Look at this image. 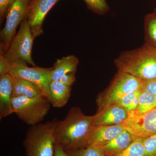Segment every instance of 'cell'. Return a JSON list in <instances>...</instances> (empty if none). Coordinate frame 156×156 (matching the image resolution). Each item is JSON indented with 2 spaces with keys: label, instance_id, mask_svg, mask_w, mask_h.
<instances>
[{
  "label": "cell",
  "instance_id": "obj_1",
  "mask_svg": "<svg viewBox=\"0 0 156 156\" xmlns=\"http://www.w3.org/2000/svg\"><path fill=\"white\" fill-rule=\"evenodd\" d=\"M93 126V115H86L77 107L71 108L56 128V144L66 151L87 147Z\"/></svg>",
  "mask_w": 156,
  "mask_h": 156
},
{
  "label": "cell",
  "instance_id": "obj_2",
  "mask_svg": "<svg viewBox=\"0 0 156 156\" xmlns=\"http://www.w3.org/2000/svg\"><path fill=\"white\" fill-rule=\"evenodd\" d=\"M118 71L143 81L156 78V48L144 43L140 48L124 51L115 59Z\"/></svg>",
  "mask_w": 156,
  "mask_h": 156
},
{
  "label": "cell",
  "instance_id": "obj_3",
  "mask_svg": "<svg viewBox=\"0 0 156 156\" xmlns=\"http://www.w3.org/2000/svg\"><path fill=\"white\" fill-rule=\"evenodd\" d=\"M60 121L56 119L31 126L23 144L26 156H53L55 151V132Z\"/></svg>",
  "mask_w": 156,
  "mask_h": 156
},
{
  "label": "cell",
  "instance_id": "obj_4",
  "mask_svg": "<svg viewBox=\"0 0 156 156\" xmlns=\"http://www.w3.org/2000/svg\"><path fill=\"white\" fill-rule=\"evenodd\" d=\"M144 82L127 73L118 71L109 86L97 96V112L117 103L125 95L142 88Z\"/></svg>",
  "mask_w": 156,
  "mask_h": 156
},
{
  "label": "cell",
  "instance_id": "obj_5",
  "mask_svg": "<svg viewBox=\"0 0 156 156\" xmlns=\"http://www.w3.org/2000/svg\"><path fill=\"white\" fill-rule=\"evenodd\" d=\"M51 104L44 95L30 98L20 96L12 100L14 113L20 119L30 126L41 122L50 110Z\"/></svg>",
  "mask_w": 156,
  "mask_h": 156
},
{
  "label": "cell",
  "instance_id": "obj_6",
  "mask_svg": "<svg viewBox=\"0 0 156 156\" xmlns=\"http://www.w3.org/2000/svg\"><path fill=\"white\" fill-rule=\"evenodd\" d=\"M34 39L30 26L25 19L20 24L19 31L12 40L9 50L3 56L10 64L21 60L35 66L31 56Z\"/></svg>",
  "mask_w": 156,
  "mask_h": 156
},
{
  "label": "cell",
  "instance_id": "obj_7",
  "mask_svg": "<svg viewBox=\"0 0 156 156\" xmlns=\"http://www.w3.org/2000/svg\"><path fill=\"white\" fill-rule=\"evenodd\" d=\"M30 1L17 0L8 11L5 24L0 33V55H5L9 50L17 27L26 18Z\"/></svg>",
  "mask_w": 156,
  "mask_h": 156
},
{
  "label": "cell",
  "instance_id": "obj_8",
  "mask_svg": "<svg viewBox=\"0 0 156 156\" xmlns=\"http://www.w3.org/2000/svg\"><path fill=\"white\" fill-rule=\"evenodd\" d=\"M26 62L21 60L10 65L9 74L12 76L22 78L34 84L47 96L49 84L51 82V73L53 67H28Z\"/></svg>",
  "mask_w": 156,
  "mask_h": 156
},
{
  "label": "cell",
  "instance_id": "obj_9",
  "mask_svg": "<svg viewBox=\"0 0 156 156\" xmlns=\"http://www.w3.org/2000/svg\"><path fill=\"white\" fill-rule=\"evenodd\" d=\"M58 0H30L29 3L26 19L30 26L34 38L44 34L43 22L48 12Z\"/></svg>",
  "mask_w": 156,
  "mask_h": 156
},
{
  "label": "cell",
  "instance_id": "obj_10",
  "mask_svg": "<svg viewBox=\"0 0 156 156\" xmlns=\"http://www.w3.org/2000/svg\"><path fill=\"white\" fill-rule=\"evenodd\" d=\"M136 138H146L156 134V108L141 115L129 118L123 124Z\"/></svg>",
  "mask_w": 156,
  "mask_h": 156
},
{
  "label": "cell",
  "instance_id": "obj_11",
  "mask_svg": "<svg viewBox=\"0 0 156 156\" xmlns=\"http://www.w3.org/2000/svg\"><path fill=\"white\" fill-rule=\"evenodd\" d=\"M128 118L129 113L126 109L118 104H113L93 115V126H118L124 124Z\"/></svg>",
  "mask_w": 156,
  "mask_h": 156
},
{
  "label": "cell",
  "instance_id": "obj_12",
  "mask_svg": "<svg viewBox=\"0 0 156 156\" xmlns=\"http://www.w3.org/2000/svg\"><path fill=\"white\" fill-rule=\"evenodd\" d=\"M125 130L123 124L113 126H93L89 133L87 147H100Z\"/></svg>",
  "mask_w": 156,
  "mask_h": 156
},
{
  "label": "cell",
  "instance_id": "obj_13",
  "mask_svg": "<svg viewBox=\"0 0 156 156\" xmlns=\"http://www.w3.org/2000/svg\"><path fill=\"white\" fill-rule=\"evenodd\" d=\"M12 76L9 74L0 76V119L14 113Z\"/></svg>",
  "mask_w": 156,
  "mask_h": 156
},
{
  "label": "cell",
  "instance_id": "obj_14",
  "mask_svg": "<svg viewBox=\"0 0 156 156\" xmlns=\"http://www.w3.org/2000/svg\"><path fill=\"white\" fill-rule=\"evenodd\" d=\"M71 87L59 80H52L49 84L46 97L53 107L62 108L67 103L71 94Z\"/></svg>",
  "mask_w": 156,
  "mask_h": 156
},
{
  "label": "cell",
  "instance_id": "obj_15",
  "mask_svg": "<svg viewBox=\"0 0 156 156\" xmlns=\"http://www.w3.org/2000/svg\"><path fill=\"white\" fill-rule=\"evenodd\" d=\"M136 138L125 130L111 140L98 147L106 156H114L122 152Z\"/></svg>",
  "mask_w": 156,
  "mask_h": 156
},
{
  "label": "cell",
  "instance_id": "obj_16",
  "mask_svg": "<svg viewBox=\"0 0 156 156\" xmlns=\"http://www.w3.org/2000/svg\"><path fill=\"white\" fill-rule=\"evenodd\" d=\"M79 64V59L74 55H69L57 59L51 73V81L59 80L69 73L76 72Z\"/></svg>",
  "mask_w": 156,
  "mask_h": 156
},
{
  "label": "cell",
  "instance_id": "obj_17",
  "mask_svg": "<svg viewBox=\"0 0 156 156\" xmlns=\"http://www.w3.org/2000/svg\"><path fill=\"white\" fill-rule=\"evenodd\" d=\"M12 80L13 98L24 96L33 98L44 95L41 90L31 82L17 77L12 76Z\"/></svg>",
  "mask_w": 156,
  "mask_h": 156
},
{
  "label": "cell",
  "instance_id": "obj_18",
  "mask_svg": "<svg viewBox=\"0 0 156 156\" xmlns=\"http://www.w3.org/2000/svg\"><path fill=\"white\" fill-rule=\"evenodd\" d=\"M156 108V95L143 91L139 98L138 105L134 111L129 114V118L145 114Z\"/></svg>",
  "mask_w": 156,
  "mask_h": 156
},
{
  "label": "cell",
  "instance_id": "obj_19",
  "mask_svg": "<svg viewBox=\"0 0 156 156\" xmlns=\"http://www.w3.org/2000/svg\"><path fill=\"white\" fill-rule=\"evenodd\" d=\"M145 44L156 48V8L146 15L144 20Z\"/></svg>",
  "mask_w": 156,
  "mask_h": 156
},
{
  "label": "cell",
  "instance_id": "obj_20",
  "mask_svg": "<svg viewBox=\"0 0 156 156\" xmlns=\"http://www.w3.org/2000/svg\"><path fill=\"white\" fill-rule=\"evenodd\" d=\"M143 92L142 87L136 91L130 92L122 98L117 103L124 107L130 113L136 109L138 105L140 95Z\"/></svg>",
  "mask_w": 156,
  "mask_h": 156
},
{
  "label": "cell",
  "instance_id": "obj_21",
  "mask_svg": "<svg viewBox=\"0 0 156 156\" xmlns=\"http://www.w3.org/2000/svg\"><path fill=\"white\" fill-rule=\"evenodd\" d=\"M144 140L136 138L125 150L114 156H147Z\"/></svg>",
  "mask_w": 156,
  "mask_h": 156
},
{
  "label": "cell",
  "instance_id": "obj_22",
  "mask_svg": "<svg viewBox=\"0 0 156 156\" xmlns=\"http://www.w3.org/2000/svg\"><path fill=\"white\" fill-rule=\"evenodd\" d=\"M66 152L69 156H106L99 147L95 146H88Z\"/></svg>",
  "mask_w": 156,
  "mask_h": 156
},
{
  "label": "cell",
  "instance_id": "obj_23",
  "mask_svg": "<svg viewBox=\"0 0 156 156\" xmlns=\"http://www.w3.org/2000/svg\"><path fill=\"white\" fill-rule=\"evenodd\" d=\"M89 10L98 14H103L109 10L105 0H83Z\"/></svg>",
  "mask_w": 156,
  "mask_h": 156
},
{
  "label": "cell",
  "instance_id": "obj_24",
  "mask_svg": "<svg viewBox=\"0 0 156 156\" xmlns=\"http://www.w3.org/2000/svg\"><path fill=\"white\" fill-rule=\"evenodd\" d=\"M144 144L147 156H156V134L144 138Z\"/></svg>",
  "mask_w": 156,
  "mask_h": 156
},
{
  "label": "cell",
  "instance_id": "obj_25",
  "mask_svg": "<svg viewBox=\"0 0 156 156\" xmlns=\"http://www.w3.org/2000/svg\"><path fill=\"white\" fill-rule=\"evenodd\" d=\"M17 0H0V21L1 23L7 16L8 11Z\"/></svg>",
  "mask_w": 156,
  "mask_h": 156
},
{
  "label": "cell",
  "instance_id": "obj_26",
  "mask_svg": "<svg viewBox=\"0 0 156 156\" xmlns=\"http://www.w3.org/2000/svg\"><path fill=\"white\" fill-rule=\"evenodd\" d=\"M142 89L143 91L156 95V78L151 80L144 81Z\"/></svg>",
  "mask_w": 156,
  "mask_h": 156
},
{
  "label": "cell",
  "instance_id": "obj_27",
  "mask_svg": "<svg viewBox=\"0 0 156 156\" xmlns=\"http://www.w3.org/2000/svg\"><path fill=\"white\" fill-rule=\"evenodd\" d=\"M76 73H69L65 75L59 81L68 87H71L76 81Z\"/></svg>",
  "mask_w": 156,
  "mask_h": 156
},
{
  "label": "cell",
  "instance_id": "obj_28",
  "mask_svg": "<svg viewBox=\"0 0 156 156\" xmlns=\"http://www.w3.org/2000/svg\"><path fill=\"white\" fill-rule=\"evenodd\" d=\"M10 65L4 56L0 55V76L9 73Z\"/></svg>",
  "mask_w": 156,
  "mask_h": 156
},
{
  "label": "cell",
  "instance_id": "obj_29",
  "mask_svg": "<svg viewBox=\"0 0 156 156\" xmlns=\"http://www.w3.org/2000/svg\"><path fill=\"white\" fill-rule=\"evenodd\" d=\"M53 156H69L66 152L62 148L56 144L55 151Z\"/></svg>",
  "mask_w": 156,
  "mask_h": 156
},
{
  "label": "cell",
  "instance_id": "obj_30",
  "mask_svg": "<svg viewBox=\"0 0 156 156\" xmlns=\"http://www.w3.org/2000/svg\"></svg>",
  "mask_w": 156,
  "mask_h": 156
},
{
  "label": "cell",
  "instance_id": "obj_31",
  "mask_svg": "<svg viewBox=\"0 0 156 156\" xmlns=\"http://www.w3.org/2000/svg\"></svg>",
  "mask_w": 156,
  "mask_h": 156
}]
</instances>
